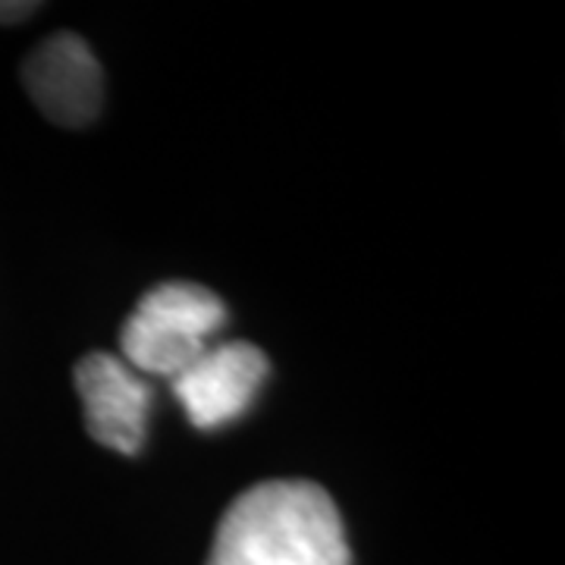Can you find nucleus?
<instances>
[{"mask_svg": "<svg viewBox=\"0 0 565 565\" xmlns=\"http://www.w3.org/2000/svg\"><path fill=\"white\" fill-rule=\"evenodd\" d=\"M39 10V3H22V0H17V3H0V22L7 25V22H20L25 20V17H32Z\"/></svg>", "mask_w": 565, "mask_h": 565, "instance_id": "nucleus-6", "label": "nucleus"}, {"mask_svg": "<svg viewBox=\"0 0 565 565\" xmlns=\"http://www.w3.org/2000/svg\"><path fill=\"white\" fill-rule=\"evenodd\" d=\"M226 321V305L202 282H161L148 289L120 333L122 362L139 374L177 377L211 345Z\"/></svg>", "mask_w": 565, "mask_h": 565, "instance_id": "nucleus-2", "label": "nucleus"}, {"mask_svg": "<svg viewBox=\"0 0 565 565\" xmlns=\"http://www.w3.org/2000/svg\"><path fill=\"white\" fill-rule=\"evenodd\" d=\"M73 381L92 440L122 456H136L145 444L151 405V390L139 371L110 352H88L76 362Z\"/></svg>", "mask_w": 565, "mask_h": 565, "instance_id": "nucleus-5", "label": "nucleus"}, {"mask_svg": "<svg viewBox=\"0 0 565 565\" xmlns=\"http://www.w3.org/2000/svg\"><path fill=\"white\" fill-rule=\"evenodd\" d=\"M22 82L41 114L57 126L79 129L102 114V63L73 32H57L41 41L22 63Z\"/></svg>", "mask_w": 565, "mask_h": 565, "instance_id": "nucleus-4", "label": "nucleus"}, {"mask_svg": "<svg viewBox=\"0 0 565 565\" xmlns=\"http://www.w3.org/2000/svg\"><path fill=\"white\" fill-rule=\"evenodd\" d=\"M207 565H349L340 509L302 478L248 487L223 512Z\"/></svg>", "mask_w": 565, "mask_h": 565, "instance_id": "nucleus-1", "label": "nucleus"}, {"mask_svg": "<svg viewBox=\"0 0 565 565\" xmlns=\"http://www.w3.org/2000/svg\"><path fill=\"white\" fill-rule=\"evenodd\" d=\"M267 367V355L245 340L207 345L195 362L170 377L173 396L182 403L189 422L202 430H214L236 422L255 403Z\"/></svg>", "mask_w": 565, "mask_h": 565, "instance_id": "nucleus-3", "label": "nucleus"}]
</instances>
